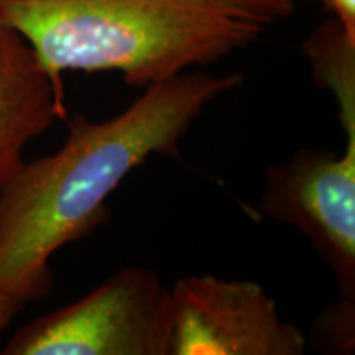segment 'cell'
Returning a JSON list of instances; mask_svg holds the SVG:
<instances>
[{
	"label": "cell",
	"instance_id": "52a82bcc",
	"mask_svg": "<svg viewBox=\"0 0 355 355\" xmlns=\"http://www.w3.org/2000/svg\"><path fill=\"white\" fill-rule=\"evenodd\" d=\"M303 50L314 81L334 97L345 139H355V38L332 17L313 30Z\"/></svg>",
	"mask_w": 355,
	"mask_h": 355
},
{
	"label": "cell",
	"instance_id": "30bf717a",
	"mask_svg": "<svg viewBox=\"0 0 355 355\" xmlns=\"http://www.w3.org/2000/svg\"><path fill=\"white\" fill-rule=\"evenodd\" d=\"M327 12L355 38V0H321Z\"/></svg>",
	"mask_w": 355,
	"mask_h": 355
},
{
	"label": "cell",
	"instance_id": "ba28073f",
	"mask_svg": "<svg viewBox=\"0 0 355 355\" xmlns=\"http://www.w3.org/2000/svg\"><path fill=\"white\" fill-rule=\"evenodd\" d=\"M311 339L319 350L349 354L355 347V298L340 296L336 303L321 311L314 322Z\"/></svg>",
	"mask_w": 355,
	"mask_h": 355
},
{
	"label": "cell",
	"instance_id": "3957f363",
	"mask_svg": "<svg viewBox=\"0 0 355 355\" xmlns=\"http://www.w3.org/2000/svg\"><path fill=\"white\" fill-rule=\"evenodd\" d=\"M173 295L158 273L125 266L81 300L35 319L6 355H170Z\"/></svg>",
	"mask_w": 355,
	"mask_h": 355
},
{
	"label": "cell",
	"instance_id": "6da1fadb",
	"mask_svg": "<svg viewBox=\"0 0 355 355\" xmlns=\"http://www.w3.org/2000/svg\"><path fill=\"white\" fill-rule=\"evenodd\" d=\"M242 81L186 71L144 87L107 121L78 114L56 152L24 159L0 188V291L25 304L44 298L53 255L109 219V198L135 168L153 155L178 157L207 105Z\"/></svg>",
	"mask_w": 355,
	"mask_h": 355
},
{
	"label": "cell",
	"instance_id": "7a4b0ae2",
	"mask_svg": "<svg viewBox=\"0 0 355 355\" xmlns=\"http://www.w3.org/2000/svg\"><path fill=\"white\" fill-rule=\"evenodd\" d=\"M56 87L64 73H119L146 87L254 43L263 25L216 0H0Z\"/></svg>",
	"mask_w": 355,
	"mask_h": 355
},
{
	"label": "cell",
	"instance_id": "8992f818",
	"mask_svg": "<svg viewBox=\"0 0 355 355\" xmlns=\"http://www.w3.org/2000/svg\"><path fill=\"white\" fill-rule=\"evenodd\" d=\"M66 119L56 87L28 42L0 19V188L24 162L26 145Z\"/></svg>",
	"mask_w": 355,
	"mask_h": 355
},
{
	"label": "cell",
	"instance_id": "8fae6325",
	"mask_svg": "<svg viewBox=\"0 0 355 355\" xmlns=\"http://www.w3.org/2000/svg\"><path fill=\"white\" fill-rule=\"evenodd\" d=\"M25 303L15 296L0 291V334L10 326V322L17 318V314L24 309Z\"/></svg>",
	"mask_w": 355,
	"mask_h": 355
},
{
	"label": "cell",
	"instance_id": "9c48e42d",
	"mask_svg": "<svg viewBox=\"0 0 355 355\" xmlns=\"http://www.w3.org/2000/svg\"><path fill=\"white\" fill-rule=\"evenodd\" d=\"M216 2L263 26L286 19L295 12L296 7V0H216Z\"/></svg>",
	"mask_w": 355,
	"mask_h": 355
},
{
	"label": "cell",
	"instance_id": "277c9868",
	"mask_svg": "<svg viewBox=\"0 0 355 355\" xmlns=\"http://www.w3.org/2000/svg\"><path fill=\"white\" fill-rule=\"evenodd\" d=\"M260 212L308 239L334 273L340 296L355 298V139L343 153L301 148L266 168Z\"/></svg>",
	"mask_w": 355,
	"mask_h": 355
},
{
	"label": "cell",
	"instance_id": "5b68a950",
	"mask_svg": "<svg viewBox=\"0 0 355 355\" xmlns=\"http://www.w3.org/2000/svg\"><path fill=\"white\" fill-rule=\"evenodd\" d=\"M170 355H303L308 337L283 321L260 283L214 275L181 278L171 288Z\"/></svg>",
	"mask_w": 355,
	"mask_h": 355
}]
</instances>
